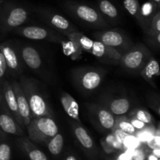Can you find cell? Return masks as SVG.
Wrapping results in <instances>:
<instances>
[{"label": "cell", "mask_w": 160, "mask_h": 160, "mask_svg": "<svg viewBox=\"0 0 160 160\" xmlns=\"http://www.w3.org/2000/svg\"><path fill=\"white\" fill-rule=\"evenodd\" d=\"M66 38L78 44L82 51L87 52L107 64H119L122 54L115 48L105 45L98 40H92L81 32H73Z\"/></svg>", "instance_id": "obj_1"}, {"label": "cell", "mask_w": 160, "mask_h": 160, "mask_svg": "<svg viewBox=\"0 0 160 160\" xmlns=\"http://www.w3.org/2000/svg\"><path fill=\"white\" fill-rule=\"evenodd\" d=\"M19 82L28 100L32 118L39 117H53L54 114L48 100L42 92L38 82L23 74L19 77Z\"/></svg>", "instance_id": "obj_2"}, {"label": "cell", "mask_w": 160, "mask_h": 160, "mask_svg": "<svg viewBox=\"0 0 160 160\" xmlns=\"http://www.w3.org/2000/svg\"><path fill=\"white\" fill-rule=\"evenodd\" d=\"M30 20L25 6L9 0H0V31L3 34L12 32Z\"/></svg>", "instance_id": "obj_3"}, {"label": "cell", "mask_w": 160, "mask_h": 160, "mask_svg": "<svg viewBox=\"0 0 160 160\" xmlns=\"http://www.w3.org/2000/svg\"><path fill=\"white\" fill-rule=\"evenodd\" d=\"M62 6L71 17L82 24L92 28H106L109 26L97 8L71 0L64 2Z\"/></svg>", "instance_id": "obj_4"}, {"label": "cell", "mask_w": 160, "mask_h": 160, "mask_svg": "<svg viewBox=\"0 0 160 160\" xmlns=\"http://www.w3.org/2000/svg\"><path fill=\"white\" fill-rule=\"evenodd\" d=\"M106 70L100 67H78L72 70L71 77L77 88L83 93H92L101 86Z\"/></svg>", "instance_id": "obj_5"}, {"label": "cell", "mask_w": 160, "mask_h": 160, "mask_svg": "<svg viewBox=\"0 0 160 160\" xmlns=\"http://www.w3.org/2000/svg\"><path fill=\"white\" fill-rule=\"evenodd\" d=\"M28 138L33 142L44 144L59 132V128L53 117H39L32 118L26 127Z\"/></svg>", "instance_id": "obj_6"}, {"label": "cell", "mask_w": 160, "mask_h": 160, "mask_svg": "<svg viewBox=\"0 0 160 160\" xmlns=\"http://www.w3.org/2000/svg\"><path fill=\"white\" fill-rule=\"evenodd\" d=\"M151 56V52L144 44L133 45L122 55L119 64L128 73H140Z\"/></svg>", "instance_id": "obj_7"}, {"label": "cell", "mask_w": 160, "mask_h": 160, "mask_svg": "<svg viewBox=\"0 0 160 160\" xmlns=\"http://www.w3.org/2000/svg\"><path fill=\"white\" fill-rule=\"evenodd\" d=\"M34 12L48 28L58 31L65 37L70 33L79 31L77 27L70 23L63 16L48 8L36 7L34 9Z\"/></svg>", "instance_id": "obj_8"}, {"label": "cell", "mask_w": 160, "mask_h": 160, "mask_svg": "<svg viewBox=\"0 0 160 160\" xmlns=\"http://www.w3.org/2000/svg\"><path fill=\"white\" fill-rule=\"evenodd\" d=\"M0 51L2 53L7 69V75L17 78L23 74L24 64L20 57L18 45L12 41L0 44Z\"/></svg>", "instance_id": "obj_9"}, {"label": "cell", "mask_w": 160, "mask_h": 160, "mask_svg": "<svg viewBox=\"0 0 160 160\" xmlns=\"http://www.w3.org/2000/svg\"><path fill=\"white\" fill-rule=\"evenodd\" d=\"M12 33L35 41H48L54 43H62L64 35L50 28L40 26H21L16 28Z\"/></svg>", "instance_id": "obj_10"}, {"label": "cell", "mask_w": 160, "mask_h": 160, "mask_svg": "<svg viewBox=\"0 0 160 160\" xmlns=\"http://www.w3.org/2000/svg\"><path fill=\"white\" fill-rule=\"evenodd\" d=\"M93 35L95 40L99 41L105 45L115 48L122 55L134 45L126 34L117 30L98 31L94 33Z\"/></svg>", "instance_id": "obj_11"}, {"label": "cell", "mask_w": 160, "mask_h": 160, "mask_svg": "<svg viewBox=\"0 0 160 160\" xmlns=\"http://www.w3.org/2000/svg\"><path fill=\"white\" fill-rule=\"evenodd\" d=\"M86 108L90 114L91 120L98 129L112 132L116 123V116L100 104L87 103Z\"/></svg>", "instance_id": "obj_12"}, {"label": "cell", "mask_w": 160, "mask_h": 160, "mask_svg": "<svg viewBox=\"0 0 160 160\" xmlns=\"http://www.w3.org/2000/svg\"><path fill=\"white\" fill-rule=\"evenodd\" d=\"M70 128L73 131V137L76 142L79 144L84 152L87 155L91 160L97 159V149L95 142L92 136L88 134L87 130L82 126L81 123H78L74 120H69Z\"/></svg>", "instance_id": "obj_13"}, {"label": "cell", "mask_w": 160, "mask_h": 160, "mask_svg": "<svg viewBox=\"0 0 160 160\" xmlns=\"http://www.w3.org/2000/svg\"><path fill=\"white\" fill-rule=\"evenodd\" d=\"M0 132L8 136L14 135L17 137L23 136L24 134V130L19 126L6 107L1 92H0Z\"/></svg>", "instance_id": "obj_14"}, {"label": "cell", "mask_w": 160, "mask_h": 160, "mask_svg": "<svg viewBox=\"0 0 160 160\" xmlns=\"http://www.w3.org/2000/svg\"><path fill=\"white\" fill-rule=\"evenodd\" d=\"M0 92H1V95L5 102V104L10 112V113L12 114V116L15 119L19 126L22 129L25 130V126L20 115V112H19L17 99H16V95L13 88H12L11 81H9L7 78L4 80V81L2 84L1 88H0Z\"/></svg>", "instance_id": "obj_15"}, {"label": "cell", "mask_w": 160, "mask_h": 160, "mask_svg": "<svg viewBox=\"0 0 160 160\" xmlns=\"http://www.w3.org/2000/svg\"><path fill=\"white\" fill-rule=\"evenodd\" d=\"M20 57L25 67L34 71H42L43 60L37 49L31 45H18Z\"/></svg>", "instance_id": "obj_16"}, {"label": "cell", "mask_w": 160, "mask_h": 160, "mask_svg": "<svg viewBox=\"0 0 160 160\" xmlns=\"http://www.w3.org/2000/svg\"><path fill=\"white\" fill-rule=\"evenodd\" d=\"M11 83H12V88H13L14 92H15L19 112H20V115L21 117L23 123L25 126V129H26V127L29 124L31 120H32L31 109H30L28 100H27L24 92H23V89H22L21 85H20L19 81L12 80Z\"/></svg>", "instance_id": "obj_17"}, {"label": "cell", "mask_w": 160, "mask_h": 160, "mask_svg": "<svg viewBox=\"0 0 160 160\" xmlns=\"http://www.w3.org/2000/svg\"><path fill=\"white\" fill-rule=\"evenodd\" d=\"M102 106L112 112L116 117L124 115L131 108V101L124 97L104 96L101 98Z\"/></svg>", "instance_id": "obj_18"}, {"label": "cell", "mask_w": 160, "mask_h": 160, "mask_svg": "<svg viewBox=\"0 0 160 160\" xmlns=\"http://www.w3.org/2000/svg\"><path fill=\"white\" fill-rule=\"evenodd\" d=\"M19 148L25 153L30 160H48L46 155L35 146L28 138L20 136L17 141Z\"/></svg>", "instance_id": "obj_19"}, {"label": "cell", "mask_w": 160, "mask_h": 160, "mask_svg": "<svg viewBox=\"0 0 160 160\" xmlns=\"http://www.w3.org/2000/svg\"><path fill=\"white\" fill-rule=\"evenodd\" d=\"M97 9L108 23L116 24L120 21L118 9L110 0H98Z\"/></svg>", "instance_id": "obj_20"}, {"label": "cell", "mask_w": 160, "mask_h": 160, "mask_svg": "<svg viewBox=\"0 0 160 160\" xmlns=\"http://www.w3.org/2000/svg\"><path fill=\"white\" fill-rule=\"evenodd\" d=\"M60 102L64 111L68 115V117L78 123H82L80 117L79 105L74 98L67 92H63L61 93Z\"/></svg>", "instance_id": "obj_21"}, {"label": "cell", "mask_w": 160, "mask_h": 160, "mask_svg": "<svg viewBox=\"0 0 160 160\" xmlns=\"http://www.w3.org/2000/svg\"><path fill=\"white\" fill-rule=\"evenodd\" d=\"M160 70L158 61L152 56L149 58L143 68L140 71V74L147 82L156 87V78L159 76Z\"/></svg>", "instance_id": "obj_22"}, {"label": "cell", "mask_w": 160, "mask_h": 160, "mask_svg": "<svg viewBox=\"0 0 160 160\" xmlns=\"http://www.w3.org/2000/svg\"><path fill=\"white\" fill-rule=\"evenodd\" d=\"M46 146L48 150L52 156H59L62 151L64 145L63 136L58 132L57 134L49 139L46 142Z\"/></svg>", "instance_id": "obj_23"}, {"label": "cell", "mask_w": 160, "mask_h": 160, "mask_svg": "<svg viewBox=\"0 0 160 160\" xmlns=\"http://www.w3.org/2000/svg\"><path fill=\"white\" fill-rule=\"evenodd\" d=\"M60 45H62V48L64 53L67 56H70L71 59H78L79 58H81L83 51L81 49L79 45L75 43L74 42H73L71 40H69L67 38V41H62Z\"/></svg>", "instance_id": "obj_24"}, {"label": "cell", "mask_w": 160, "mask_h": 160, "mask_svg": "<svg viewBox=\"0 0 160 160\" xmlns=\"http://www.w3.org/2000/svg\"><path fill=\"white\" fill-rule=\"evenodd\" d=\"M114 129H119L124 133L131 135H135L137 130L134 128L130 121L129 117L126 116H119L116 117V123ZM113 129V130H114Z\"/></svg>", "instance_id": "obj_25"}, {"label": "cell", "mask_w": 160, "mask_h": 160, "mask_svg": "<svg viewBox=\"0 0 160 160\" xmlns=\"http://www.w3.org/2000/svg\"><path fill=\"white\" fill-rule=\"evenodd\" d=\"M123 6L128 12L142 26V18L141 13V5L138 0H123Z\"/></svg>", "instance_id": "obj_26"}, {"label": "cell", "mask_w": 160, "mask_h": 160, "mask_svg": "<svg viewBox=\"0 0 160 160\" xmlns=\"http://www.w3.org/2000/svg\"><path fill=\"white\" fill-rule=\"evenodd\" d=\"M12 146L8 135L0 132V160H11Z\"/></svg>", "instance_id": "obj_27"}, {"label": "cell", "mask_w": 160, "mask_h": 160, "mask_svg": "<svg viewBox=\"0 0 160 160\" xmlns=\"http://www.w3.org/2000/svg\"><path fill=\"white\" fill-rule=\"evenodd\" d=\"M128 117L138 119V120H141V121L143 122L147 125H153L155 122L151 113L147 110H145V109H134L133 111H131Z\"/></svg>", "instance_id": "obj_28"}, {"label": "cell", "mask_w": 160, "mask_h": 160, "mask_svg": "<svg viewBox=\"0 0 160 160\" xmlns=\"http://www.w3.org/2000/svg\"><path fill=\"white\" fill-rule=\"evenodd\" d=\"M155 131H156V128H155L154 124L146 125L142 130L138 131L134 136L137 137L142 144H144L148 142L154 136Z\"/></svg>", "instance_id": "obj_29"}, {"label": "cell", "mask_w": 160, "mask_h": 160, "mask_svg": "<svg viewBox=\"0 0 160 160\" xmlns=\"http://www.w3.org/2000/svg\"><path fill=\"white\" fill-rule=\"evenodd\" d=\"M142 144V142L138 140L137 137H135L134 135H131V134H128L122 142L123 151L124 150L135 149V148H138Z\"/></svg>", "instance_id": "obj_30"}, {"label": "cell", "mask_w": 160, "mask_h": 160, "mask_svg": "<svg viewBox=\"0 0 160 160\" xmlns=\"http://www.w3.org/2000/svg\"><path fill=\"white\" fill-rule=\"evenodd\" d=\"M158 33H160V9L156 12L154 17L152 19L148 31L146 33V36L155 35Z\"/></svg>", "instance_id": "obj_31"}, {"label": "cell", "mask_w": 160, "mask_h": 160, "mask_svg": "<svg viewBox=\"0 0 160 160\" xmlns=\"http://www.w3.org/2000/svg\"><path fill=\"white\" fill-rule=\"evenodd\" d=\"M150 151L146 145H141L138 148L131 150V156L133 160H146L147 154Z\"/></svg>", "instance_id": "obj_32"}, {"label": "cell", "mask_w": 160, "mask_h": 160, "mask_svg": "<svg viewBox=\"0 0 160 160\" xmlns=\"http://www.w3.org/2000/svg\"><path fill=\"white\" fill-rule=\"evenodd\" d=\"M159 125H158L157 128H156L155 134L148 142H147L146 146L149 149H154V148H160V131Z\"/></svg>", "instance_id": "obj_33"}, {"label": "cell", "mask_w": 160, "mask_h": 160, "mask_svg": "<svg viewBox=\"0 0 160 160\" xmlns=\"http://www.w3.org/2000/svg\"><path fill=\"white\" fill-rule=\"evenodd\" d=\"M7 77V69H6V64L5 62L4 57L2 56V53L0 51V88L2 84L4 81Z\"/></svg>", "instance_id": "obj_34"}, {"label": "cell", "mask_w": 160, "mask_h": 160, "mask_svg": "<svg viewBox=\"0 0 160 160\" xmlns=\"http://www.w3.org/2000/svg\"><path fill=\"white\" fill-rule=\"evenodd\" d=\"M106 160H133L131 156V150H124L122 152L118 153L115 156L109 157Z\"/></svg>", "instance_id": "obj_35"}, {"label": "cell", "mask_w": 160, "mask_h": 160, "mask_svg": "<svg viewBox=\"0 0 160 160\" xmlns=\"http://www.w3.org/2000/svg\"><path fill=\"white\" fill-rule=\"evenodd\" d=\"M148 106L159 115V98L158 95H152L148 97Z\"/></svg>", "instance_id": "obj_36"}, {"label": "cell", "mask_w": 160, "mask_h": 160, "mask_svg": "<svg viewBox=\"0 0 160 160\" xmlns=\"http://www.w3.org/2000/svg\"><path fill=\"white\" fill-rule=\"evenodd\" d=\"M148 39L147 42L149 44V45L152 48L159 49L160 47V33L152 36H147Z\"/></svg>", "instance_id": "obj_37"}, {"label": "cell", "mask_w": 160, "mask_h": 160, "mask_svg": "<svg viewBox=\"0 0 160 160\" xmlns=\"http://www.w3.org/2000/svg\"><path fill=\"white\" fill-rule=\"evenodd\" d=\"M130 121H131V124L134 126V128H135L137 131H139V130H142V128H145V126H146L147 124H145V123H143V122H142L141 120H138V119H135V118H130Z\"/></svg>", "instance_id": "obj_38"}, {"label": "cell", "mask_w": 160, "mask_h": 160, "mask_svg": "<svg viewBox=\"0 0 160 160\" xmlns=\"http://www.w3.org/2000/svg\"><path fill=\"white\" fill-rule=\"evenodd\" d=\"M159 158H157L156 156H155L151 152V149L150 151L148 152V153L147 154V157H146V160H159Z\"/></svg>", "instance_id": "obj_39"}, {"label": "cell", "mask_w": 160, "mask_h": 160, "mask_svg": "<svg viewBox=\"0 0 160 160\" xmlns=\"http://www.w3.org/2000/svg\"><path fill=\"white\" fill-rule=\"evenodd\" d=\"M151 152L156 156L157 158L160 159V148H154V149H151Z\"/></svg>", "instance_id": "obj_40"}, {"label": "cell", "mask_w": 160, "mask_h": 160, "mask_svg": "<svg viewBox=\"0 0 160 160\" xmlns=\"http://www.w3.org/2000/svg\"><path fill=\"white\" fill-rule=\"evenodd\" d=\"M64 160H78V159H77V157L74 156V155L70 154V155H68V156H66Z\"/></svg>", "instance_id": "obj_41"}, {"label": "cell", "mask_w": 160, "mask_h": 160, "mask_svg": "<svg viewBox=\"0 0 160 160\" xmlns=\"http://www.w3.org/2000/svg\"><path fill=\"white\" fill-rule=\"evenodd\" d=\"M149 1H151L152 2L155 3V4H156V6H159V7H160V0H149Z\"/></svg>", "instance_id": "obj_42"}, {"label": "cell", "mask_w": 160, "mask_h": 160, "mask_svg": "<svg viewBox=\"0 0 160 160\" xmlns=\"http://www.w3.org/2000/svg\"><path fill=\"white\" fill-rule=\"evenodd\" d=\"M159 160H160V159H159Z\"/></svg>", "instance_id": "obj_43"}]
</instances>
